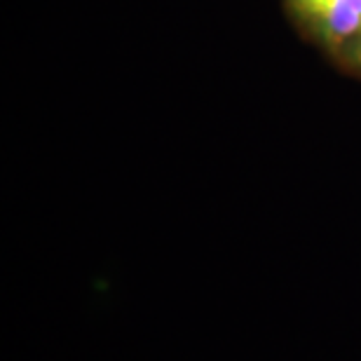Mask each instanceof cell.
I'll list each match as a JSON object with an SVG mask.
<instances>
[{
	"label": "cell",
	"instance_id": "6da1fadb",
	"mask_svg": "<svg viewBox=\"0 0 361 361\" xmlns=\"http://www.w3.org/2000/svg\"><path fill=\"white\" fill-rule=\"evenodd\" d=\"M324 31L348 38L361 26V0H295Z\"/></svg>",
	"mask_w": 361,
	"mask_h": 361
}]
</instances>
